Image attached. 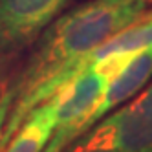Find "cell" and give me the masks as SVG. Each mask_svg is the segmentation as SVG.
Here are the masks:
<instances>
[{
    "instance_id": "cell-1",
    "label": "cell",
    "mask_w": 152,
    "mask_h": 152,
    "mask_svg": "<svg viewBox=\"0 0 152 152\" xmlns=\"http://www.w3.org/2000/svg\"><path fill=\"white\" fill-rule=\"evenodd\" d=\"M147 0H88L57 17L37 39L28 62L9 83V112L0 136V150L35 106L79 75L83 61L114 37L137 22Z\"/></svg>"
},
{
    "instance_id": "cell-2",
    "label": "cell",
    "mask_w": 152,
    "mask_h": 152,
    "mask_svg": "<svg viewBox=\"0 0 152 152\" xmlns=\"http://www.w3.org/2000/svg\"><path fill=\"white\" fill-rule=\"evenodd\" d=\"M132 55L103 59L68 81L50 99L55 108V126L42 152H62L86 132V123L108 83Z\"/></svg>"
},
{
    "instance_id": "cell-3",
    "label": "cell",
    "mask_w": 152,
    "mask_h": 152,
    "mask_svg": "<svg viewBox=\"0 0 152 152\" xmlns=\"http://www.w3.org/2000/svg\"><path fill=\"white\" fill-rule=\"evenodd\" d=\"M70 0H0V68L42 35Z\"/></svg>"
},
{
    "instance_id": "cell-4",
    "label": "cell",
    "mask_w": 152,
    "mask_h": 152,
    "mask_svg": "<svg viewBox=\"0 0 152 152\" xmlns=\"http://www.w3.org/2000/svg\"><path fill=\"white\" fill-rule=\"evenodd\" d=\"M94 126L125 152H152V83Z\"/></svg>"
},
{
    "instance_id": "cell-5",
    "label": "cell",
    "mask_w": 152,
    "mask_h": 152,
    "mask_svg": "<svg viewBox=\"0 0 152 152\" xmlns=\"http://www.w3.org/2000/svg\"><path fill=\"white\" fill-rule=\"evenodd\" d=\"M152 77V46L134 53L128 62L119 70L108 83L104 94L101 95L99 103L94 108L92 115L86 123V132L101 121V119L112 110H117L121 104L134 97L143 90V86ZM84 132V134H86Z\"/></svg>"
},
{
    "instance_id": "cell-6",
    "label": "cell",
    "mask_w": 152,
    "mask_h": 152,
    "mask_svg": "<svg viewBox=\"0 0 152 152\" xmlns=\"http://www.w3.org/2000/svg\"><path fill=\"white\" fill-rule=\"evenodd\" d=\"M55 126L53 101L46 99L31 110L0 152H42Z\"/></svg>"
},
{
    "instance_id": "cell-7",
    "label": "cell",
    "mask_w": 152,
    "mask_h": 152,
    "mask_svg": "<svg viewBox=\"0 0 152 152\" xmlns=\"http://www.w3.org/2000/svg\"><path fill=\"white\" fill-rule=\"evenodd\" d=\"M152 46V20H143L128 26L126 29L119 31L114 37L104 40L99 48H95L86 57L79 68V73L90 68L92 64L99 62L103 59L119 57V55H134V53L147 50Z\"/></svg>"
},
{
    "instance_id": "cell-8",
    "label": "cell",
    "mask_w": 152,
    "mask_h": 152,
    "mask_svg": "<svg viewBox=\"0 0 152 152\" xmlns=\"http://www.w3.org/2000/svg\"><path fill=\"white\" fill-rule=\"evenodd\" d=\"M62 152H125L119 147H115L99 128H94L92 132L83 134L79 139L73 141L70 148H64Z\"/></svg>"
},
{
    "instance_id": "cell-9",
    "label": "cell",
    "mask_w": 152,
    "mask_h": 152,
    "mask_svg": "<svg viewBox=\"0 0 152 152\" xmlns=\"http://www.w3.org/2000/svg\"><path fill=\"white\" fill-rule=\"evenodd\" d=\"M9 103H11V97H9V83L4 79L2 72H0V136H2V130H4L6 119H7Z\"/></svg>"
},
{
    "instance_id": "cell-10",
    "label": "cell",
    "mask_w": 152,
    "mask_h": 152,
    "mask_svg": "<svg viewBox=\"0 0 152 152\" xmlns=\"http://www.w3.org/2000/svg\"><path fill=\"white\" fill-rule=\"evenodd\" d=\"M143 20H152V7H150V9H145L143 15L137 18V22H143Z\"/></svg>"
},
{
    "instance_id": "cell-11",
    "label": "cell",
    "mask_w": 152,
    "mask_h": 152,
    "mask_svg": "<svg viewBox=\"0 0 152 152\" xmlns=\"http://www.w3.org/2000/svg\"><path fill=\"white\" fill-rule=\"evenodd\" d=\"M150 2H152V0H150Z\"/></svg>"
}]
</instances>
